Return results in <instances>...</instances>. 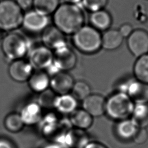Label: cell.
<instances>
[{
    "label": "cell",
    "instance_id": "e575fe53",
    "mask_svg": "<svg viewBox=\"0 0 148 148\" xmlns=\"http://www.w3.org/2000/svg\"><path fill=\"white\" fill-rule=\"evenodd\" d=\"M0 148H14L13 145L5 139H0Z\"/></svg>",
    "mask_w": 148,
    "mask_h": 148
},
{
    "label": "cell",
    "instance_id": "f546056e",
    "mask_svg": "<svg viewBox=\"0 0 148 148\" xmlns=\"http://www.w3.org/2000/svg\"><path fill=\"white\" fill-rule=\"evenodd\" d=\"M81 2L86 9L94 12L102 9L106 5L108 0H82Z\"/></svg>",
    "mask_w": 148,
    "mask_h": 148
},
{
    "label": "cell",
    "instance_id": "74e56055",
    "mask_svg": "<svg viewBox=\"0 0 148 148\" xmlns=\"http://www.w3.org/2000/svg\"><path fill=\"white\" fill-rule=\"evenodd\" d=\"M1 29H0V33H1Z\"/></svg>",
    "mask_w": 148,
    "mask_h": 148
},
{
    "label": "cell",
    "instance_id": "603a6c76",
    "mask_svg": "<svg viewBox=\"0 0 148 148\" xmlns=\"http://www.w3.org/2000/svg\"><path fill=\"white\" fill-rule=\"evenodd\" d=\"M89 20L91 26L98 31L108 29L112 23L110 14L103 9L92 12Z\"/></svg>",
    "mask_w": 148,
    "mask_h": 148
},
{
    "label": "cell",
    "instance_id": "4dcf8cb0",
    "mask_svg": "<svg viewBox=\"0 0 148 148\" xmlns=\"http://www.w3.org/2000/svg\"><path fill=\"white\" fill-rule=\"evenodd\" d=\"M148 138V132L146 128H139L132 140L138 145L143 144Z\"/></svg>",
    "mask_w": 148,
    "mask_h": 148
},
{
    "label": "cell",
    "instance_id": "8fae6325",
    "mask_svg": "<svg viewBox=\"0 0 148 148\" xmlns=\"http://www.w3.org/2000/svg\"><path fill=\"white\" fill-rule=\"evenodd\" d=\"M53 63L61 71H67L75 67L77 57L75 52L67 45L54 50Z\"/></svg>",
    "mask_w": 148,
    "mask_h": 148
},
{
    "label": "cell",
    "instance_id": "ac0fdd59",
    "mask_svg": "<svg viewBox=\"0 0 148 148\" xmlns=\"http://www.w3.org/2000/svg\"><path fill=\"white\" fill-rule=\"evenodd\" d=\"M27 81L29 88L32 91L40 93L50 87V77L46 72L38 70L32 73Z\"/></svg>",
    "mask_w": 148,
    "mask_h": 148
},
{
    "label": "cell",
    "instance_id": "e0dca14e",
    "mask_svg": "<svg viewBox=\"0 0 148 148\" xmlns=\"http://www.w3.org/2000/svg\"><path fill=\"white\" fill-rule=\"evenodd\" d=\"M77 102L72 94L57 95L54 103V109L63 114H70L77 109Z\"/></svg>",
    "mask_w": 148,
    "mask_h": 148
},
{
    "label": "cell",
    "instance_id": "484cf974",
    "mask_svg": "<svg viewBox=\"0 0 148 148\" xmlns=\"http://www.w3.org/2000/svg\"><path fill=\"white\" fill-rule=\"evenodd\" d=\"M60 5V0H33L34 10L47 16L53 14Z\"/></svg>",
    "mask_w": 148,
    "mask_h": 148
},
{
    "label": "cell",
    "instance_id": "d4e9b609",
    "mask_svg": "<svg viewBox=\"0 0 148 148\" xmlns=\"http://www.w3.org/2000/svg\"><path fill=\"white\" fill-rule=\"evenodd\" d=\"M132 119L139 128L148 126V103H135Z\"/></svg>",
    "mask_w": 148,
    "mask_h": 148
},
{
    "label": "cell",
    "instance_id": "8992f818",
    "mask_svg": "<svg viewBox=\"0 0 148 148\" xmlns=\"http://www.w3.org/2000/svg\"><path fill=\"white\" fill-rule=\"evenodd\" d=\"M119 91L127 94L134 103H148V84L136 79L121 83Z\"/></svg>",
    "mask_w": 148,
    "mask_h": 148
},
{
    "label": "cell",
    "instance_id": "52a82bcc",
    "mask_svg": "<svg viewBox=\"0 0 148 148\" xmlns=\"http://www.w3.org/2000/svg\"><path fill=\"white\" fill-rule=\"evenodd\" d=\"M53 61V53L44 45L32 49L28 53V61L36 71L46 69Z\"/></svg>",
    "mask_w": 148,
    "mask_h": 148
},
{
    "label": "cell",
    "instance_id": "1f68e13d",
    "mask_svg": "<svg viewBox=\"0 0 148 148\" xmlns=\"http://www.w3.org/2000/svg\"><path fill=\"white\" fill-rule=\"evenodd\" d=\"M133 31V28L130 24H123L119 29V31L123 38H128Z\"/></svg>",
    "mask_w": 148,
    "mask_h": 148
},
{
    "label": "cell",
    "instance_id": "277c9868",
    "mask_svg": "<svg viewBox=\"0 0 148 148\" xmlns=\"http://www.w3.org/2000/svg\"><path fill=\"white\" fill-rule=\"evenodd\" d=\"M72 41L79 50L87 54L94 53L102 47V35L90 25H83L73 34Z\"/></svg>",
    "mask_w": 148,
    "mask_h": 148
},
{
    "label": "cell",
    "instance_id": "44dd1931",
    "mask_svg": "<svg viewBox=\"0 0 148 148\" xmlns=\"http://www.w3.org/2000/svg\"><path fill=\"white\" fill-rule=\"evenodd\" d=\"M123 38L119 30L107 29L102 35L101 46L108 50L117 49L121 45Z\"/></svg>",
    "mask_w": 148,
    "mask_h": 148
},
{
    "label": "cell",
    "instance_id": "ffe728a7",
    "mask_svg": "<svg viewBox=\"0 0 148 148\" xmlns=\"http://www.w3.org/2000/svg\"><path fill=\"white\" fill-rule=\"evenodd\" d=\"M69 120L73 127L85 130L89 128L93 121V117L83 109H76L69 114Z\"/></svg>",
    "mask_w": 148,
    "mask_h": 148
},
{
    "label": "cell",
    "instance_id": "ba28073f",
    "mask_svg": "<svg viewBox=\"0 0 148 148\" xmlns=\"http://www.w3.org/2000/svg\"><path fill=\"white\" fill-rule=\"evenodd\" d=\"M49 24V17L42 14L35 10H29L24 13L21 25L31 32H43Z\"/></svg>",
    "mask_w": 148,
    "mask_h": 148
},
{
    "label": "cell",
    "instance_id": "4fadbf2b",
    "mask_svg": "<svg viewBox=\"0 0 148 148\" xmlns=\"http://www.w3.org/2000/svg\"><path fill=\"white\" fill-rule=\"evenodd\" d=\"M33 69L28 61L18 59L11 62L8 69V73L13 80L17 82H24L28 80L33 73Z\"/></svg>",
    "mask_w": 148,
    "mask_h": 148
},
{
    "label": "cell",
    "instance_id": "5b68a950",
    "mask_svg": "<svg viewBox=\"0 0 148 148\" xmlns=\"http://www.w3.org/2000/svg\"><path fill=\"white\" fill-rule=\"evenodd\" d=\"M24 13L14 0L0 1V29L12 31L21 26Z\"/></svg>",
    "mask_w": 148,
    "mask_h": 148
},
{
    "label": "cell",
    "instance_id": "d6a6232c",
    "mask_svg": "<svg viewBox=\"0 0 148 148\" xmlns=\"http://www.w3.org/2000/svg\"><path fill=\"white\" fill-rule=\"evenodd\" d=\"M16 2L23 11L29 10L33 6V0H16Z\"/></svg>",
    "mask_w": 148,
    "mask_h": 148
},
{
    "label": "cell",
    "instance_id": "7a4b0ae2",
    "mask_svg": "<svg viewBox=\"0 0 148 148\" xmlns=\"http://www.w3.org/2000/svg\"><path fill=\"white\" fill-rule=\"evenodd\" d=\"M1 49L8 60L22 59L31 50V42L23 34L17 31H10L2 39Z\"/></svg>",
    "mask_w": 148,
    "mask_h": 148
},
{
    "label": "cell",
    "instance_id": "7c38bea8",
    "mask_svg": "<svg viewBox=\"0 0 148 148\" xmlns=\"http://www.w3.org/2000/svg\"><path fill=\"white\" fill-rule=\"evenodd\" d=\"M42 40L43 45L50 50H56L67 45L65 34L54 26H48L43 32Z\"/></svg>",
    "mask_w": 148,
    "mask_h": 148
},
{
    "label": "cell",
    "instance_id": "30bf717a",
    "mask_svg": "<svg viewBox=\"0 0 148 148\" xmlns=\"http://www.w3.org/2000/svg\"><path fill=\"white\" fill-rule=\"evenodd\" d=\"M89 142V136L85 130L72 128L57 143L62 148H84Z\"/></svg>",
    "mask_w": 148,
    "mask_h": 148
},
{
    "label": "cell",
    "instance_id": "2e32d148",
    "mask_svg": "<svg viewBox=\"0 0 148 148\" xmlns=\"http://www.w3.org/2000/svg\"><path fill=\"white\" fill-rule=\"evenodd\" d=\"M19 114L24 125L38 124L42 116V107L38 102H29L22 108Z\"/></svg>",
    "mask_w": 148,
    "mask_h": 148
},
{
    "label": "cell",
    "instance_id": "9c48e42d",
    "mask_svg": "<svg viewBox=\"0 0 148 148\" xmlns=\"http://www.w3.org/2000/svg\"><path fill=\"white\" fill-rule=\"evenodd\" d=\"M127 46L137 58L148 53V32L142 29L134 30L128 37Z\"/></svg>",
    "mask_w": 148,
    "mask_h": 148
},
{
    "label": "cell",
    "instance_id": "d590c367",
    "mask_svg": "<svg viewBox=\"0 0 148 148\" xmlns=\"http://www.w3.org/2000/svg\"><path fill=\"white\" fill-rule=\"evenodd\" d=\"M43 148H62V147L58 144L53 143H51V144L46 145L45 147H43Z\"/></svg>",
    "mask_w": 148,
    "mask_h": 148
},
{
    "label": "cell",
    "instance_id": "9a60e30c",
    "mask_svg": "<svg viewBox=\"0 0 148 148\" xmlns=\"http://www.w3.org/2000/svg\"><path fill=\"white\" fill-rule=\"evenodd\" d=\"M83 109L92 117H99L105 113L106 99L97 94H91L82 101Z\"/></svg>",
    "mask_w": 148,
    "mask_h": 148
},
{
    "label": "cell",
    "instance_id": "4316f807",
    "mask_svg": "<svg viewBox=\"0 0 148 148\" xmlns=\"http://www.w3.org/2000/svg\"><path fill=\"white\" fill-rule=\"evenodd\" d=\"M4 125L9 132H17L22 130L24 124L19 113H12L5 117Z\"/></svg>",
    "mask_w": 148,
    "mask_h": 148
},
{
    "label": "cell",
    "instance_id": "f1b7e54d",
    "mask_svg": "<svg viewBox=\"0 0 148 148\" xmlns=\"http://www.w3.org/2000/svg\"><path fill=\"white\" fill-rule=\"evenodd\" d=\"M57 95L50 88L39 93L38 103L42 108L46 109L54 108V103Z\"/></svg>",
    "mask_w": 148,
    "mask_h": 148
},
{
    "label": "cell",
    "instance_id": "83f0119b",
    "mask_svg": "<svg viewBox=\"0 0 148 148\" xmlns=\"http://www.w3.org/2000/svg\"><path fill=\"white\" fill-rule=\"evenodd\" d=\"M71 91L72 95L77 101H83L91 94L90 86L86 82L82 80L75 82Z\"/></svg>",
    "mask_w": 148,
    "mask_h": 148
},
{
    "label": "cell",
    "instance_id": "5bb4252c",
    "mask_svg": "<svg viewBox=\"0 0 148 148\" xmlns=\"http://www.w3.org/2000/svg\"><path fill=\"white\" fill-rule=\"evenodd\" d=\"M72 76L65 71H61L50 78V88L57 95L68 94L74 84Z\"/></svg>",
    "mask_w": 148,
    "mask_h": 148
},
{
    "label": "cell",
    "instance_id": "cb8c5ba5",
    "mask_svg": "<svg viewBox=\"0 0 148 148\" xmlns=\"http://www.w3.org/2000/svg\"><path fill=\"white\" fill-rule=\"evenodd\" d=\"M133 69L136 79L148 84V53L137 58Z\"/></svg>",
    "mask_w": 148,
    "mask_h": 148
},
{
    "label": "cell",
    "instance_id": "6da1fadb",
    "mask_svg": "<svg viewBox=\"0 0 148 148\" xmlns=\"http://www.w3.org/2000/svg\"><path fill=\"white\" fill-rule=\"evenodd\" d=\"M53 14L54 26L64 34L73 35L83 26L84 14L77 5L61 4Z\"/></svg>",
    "mask_w": 148,
    "mask_h": 148
},
{
    "label": "cell",
    "instance_id": "836d02e7",
    "mask_svg": "<svg viewBox=\"0 0 148 148\" xmlns=\"http://www.w3.org/2000/svg\"><path fill=\"white\" fill-rule=\"evenodd\" d=\"M84 148H107L105 146L97 142H90Z\"/></svg>",
    "mask_w": 148,
    "mask_h": 148
},
{
    "label": "cell",
    "instance_id": "d6986e66",
    "mask_svg": "<svg viewBox=\"0 0 148 148\" xmlns=\"http://www.w3.org/2000/svg\"><path fill=\"white\" fill-rule=\"evenodd\" d=\"M60 119L53 113L42 116L38 123L40 132L45 136L53 138L58 126Z\"/></svg>",
    "mask_w": 148,
    "mask_h": 148
},
{
    "label": "cell",
    "instance_id": "8d00e7d4",
    "mask_svg": "<svg viewBox=\"0 0 148 148\" xmlns=\"http://www.w3.org/2000/svg\"><path fill=\"white\" fill-rule=\"evenodd\" d=\"M65 3H70V4H75L77 5L78 3L80 2L82 0H63Z\"/></svg>",
    "mask_w": 148,
    "mask_h": 148
},
{
    "label": "cell",
    "instance_id": "3957f363",
    "mask_svg": "<svg viewBox=\"0 0 148 148\" xmlns=\"http://www.w3.org/2000/svg\"><path fill=\"white\" fill-rule=\"evenodd\" d=\"M134 105L127 94L118 91L106 99L105 113L110 119L119 121L131 117Z\"/></svg>",
    "mask_w": 148,
    "mask_h": 148
},
{
    "label": "cell",
    "instance_id": "7402d4cb",
    "mask_svg": "<svg viewBox=\"0 0 148 148\" xmlns=\"http://www.w3.org/2000/svg\"><path fill=\"white\" fill-rule=\"evenodd\" d=\"M139 127L132 119H127L119 121L116 127L119 137L124 140L132 139Z\"/></svg>",
    "mask_w": 148,
    "mask_h": 148
}]
</instances>
